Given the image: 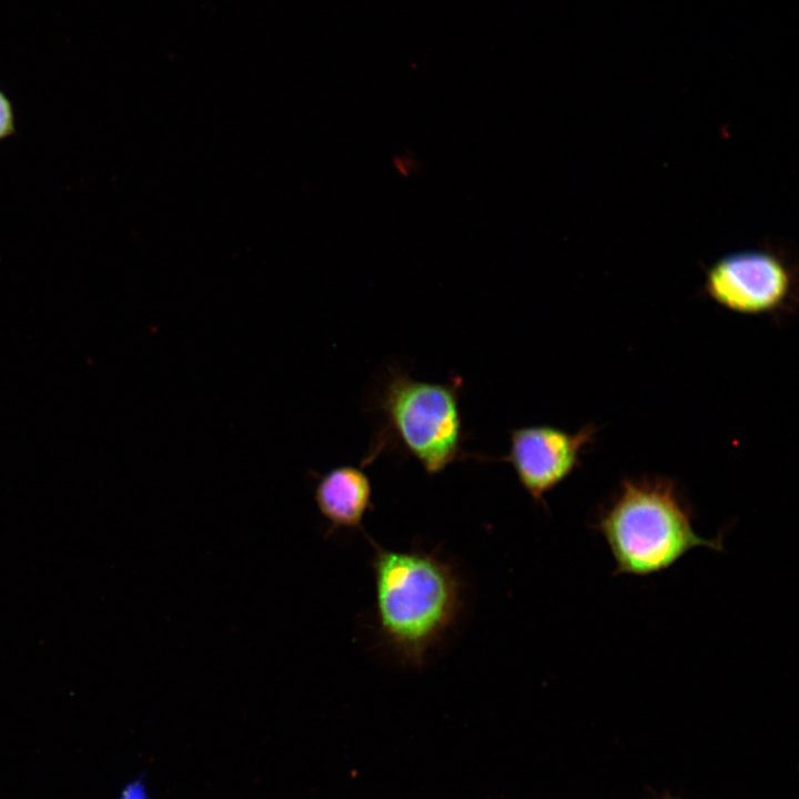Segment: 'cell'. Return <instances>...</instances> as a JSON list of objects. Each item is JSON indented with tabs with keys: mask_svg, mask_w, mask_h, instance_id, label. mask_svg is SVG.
Listing matches in <instances>:
<instances>
[{
	"mask_svg": "<svg viewBox=\"0 0 799 799\" xmlns=\"http://www.w3.org/2000/svg\"><path fill=\"white\" fill-rule=\"evenodd\" d=\"M367 539L381 637L403 663L422 667L461 611L459 577L433 552L394 550Z\"/></svg>",
	"mask_w": 799,
	"mask_h": 799,
	"instance_id": "6da1fadb",
	"label": "cell"
},
{
	"mask_svg": "<svg viewBox=\"0 0 799 799\" xmlns=\"http://www.w3.org/2000/svg\"><path fill=\"white\" fill-rule=\"evenodd\" d=\"M593 528L615 560L614 576L661 573L698 547L724 550L722 534L704 538L695 532L691 508L666 478L624 479Z\"/></svg>",
	"mask_w": 799,
	"mask_h": 799,
	"instance_id": "7a4b0ae2",
	"label": "cell"
},
{
	"mask_svg": "<svg viewBox=\"0 0 799 799\" xmlns=\"http://www.w3.org/2000/svg\"><path fill=\"white\" fill-rule=\"evenodd\" d=\"M459 385L421 381L392 368L376 401L386 426L428 475L465 455Z\"/></svg>",
	"mask_w": 799,
	"mask_h": 799,
	"instance_id": "3957f363",
	"label": "cell"
},
{
	"mask_svg": "<svg viewBox=\"0 0 799 799\" xmlns=\"http://www.w3.org/2000/svg\"><path fill=\"white\" fill-rule=\"evenodd\" d=\"M792 286L788 264L777 254L746 250L718 259L707 271L704 290L721 306L742 314L780 310Z\"/></svg>",
	"mask_w": 799,
	"mask_h": 799,
	"instance_id": "277c9868",
	"label": "cell"
},
{
	"mask_svg": "<svg viewBox=\"0 0 799 799\" xmlns=\"http://www.w3.org/2000/svg\"><path fill=\"white\" fill-rule=\"evenodd\" d=\"M596 428L586 425L567 432L552 425H529L509 432V449L504 461L536 503L577 468L584 447L593 442Z\"/></svg>",
	"mask_w": 799,
	"mask_h": 799,
	"instance_id": "5b68a950",
	"label": "cell"
},
{
	"mask_svg": "<svg viewBox=\"0 0 799 799\" xmlns=\"http://www.w3.org/2000/svg\"><path fill=\"white\" fill-rule=\"evenodd\" d=\"M363 467L342 465L317 475L314 500L330 525L327 534L338 528L363 530V518L373 509L372 484Z\"/></svg>",
	"mask_w": 799,
	"mask_h": 799,
	"instance_id": "8992f818",
	"label": "cell"
},
{
	"mask_svg": "<svg viewBox=\"0 0 799 799\" xmlns=\"http://www.w3.org/2000/svg\"><path fill=\"white\" fill-rule=\"evenodd\" d=\"M14 132V112L8 97L0 90V140Z\"/></svg>",
	"mask_w": 799,
	"mask_h": 799,
	"instance_id": "52a82bcc",
	"label": "cell"
},
{
	"mask_svg": "<svg viewBox=\"0 0 799 799\" xmlns=\"http://www.w3.org/2000/svg\"><path fill=\"white\" fill-rule=\"evenodd\" d=\"M394 171L402 178H409L418 169V161L411 153H398L393 158Z\"/></svg>",
	"mask_w": 799,
	"mask_h": 799,
	"instance_id": "ba28073f",
	"label": "cell"
},
{
	"mask_svg": "<svg viewBox=\"0 0 799 799\" xmlns=\"http://www.w3.org/2000/svg\"><path fill=\"white\" fill-rule=\"evenodd\" d=\"M658 799H677V798H674V797H671L668 792H665V793H664L660 798H658Z\"/></svg>",
	"mask_w": 799,
	"mask_h": 799,
	"instance_id": "9c48e42d",
	"label": "cell"
}]
</instances>
